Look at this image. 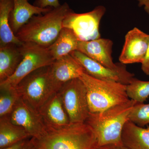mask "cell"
Returning <instances> with one entry per match:
<instances>
[{
	"mask_svg": "<svg viewBox=\"0 0 149 149\" xmlns=\"http://www.w3.org/2000/svg\"><path fill=\"white\" fill-rule=\"evenodd\" d=\"M136 103L130 99L101 112L90 113L85 123L95 133L98 147L123 144V130Z\"/></svg>",
	"mask_w": 149,
	"mask_h": 149,
	"instance_id": "obj_1",
	"label": "cell"
},
{
	"mask_svg": "<svg viewBox=\"0 0 149 149\" xmlns=\"http://www.w3.org/2000/svg\"><path fill=\"white\" fill-rule=\"evenodd\" d=\"M70 9L65 2L47 13L34 15L15 35L22 43H34L49 47L63 28V20Z\"/></svg>",
	"mask_w": 149,
	"mask_h": 149,
	"instance_id": "obj_2",
	"label": "cell"
},
{
	"mask_svg": "<svg viewBox=\"0 0 149 149\" xmlns=\"http://www.w3.org/2000/svg\"><path fill=\"white\" fill-rule=\"evenodd\" d=\"M32 139L37 149H97L98 147L95 133L85 123L47 130L42 136Z\"/></svg>",
	"mask_w": 149,
	"mask_h": 149,
	"instance_id": "obj_3",
	"label": "cell"
},
{
	"mask_svg": "<svg viewBox=\"0 0 149 149\" xmlns=\"http://www.w3.org/2000/svg\"><path fill=\"white\" fill-rule=\"evenodd\" d=\"M80 78L87 91L90 113L101 112L130 100L126 93V85L97 79L85 72Z\"/></svg>",
	"mask_w": 149,
	"mask_h": 149,
	"instance_id": "obj_4",
	"label": "cell"
},
{
	"mask_svg": "<svg viewBox=\"0 0 149 149\" xmlns=\"http://www.w3.org/2000/svg\"><path fill=\"white\" fill-rule=\"evenodd\" d=\"M15 88L19 97L38 112L60 89L52 76L50 65L31 72Z\"/></svg>",
	"mask_w": 149,
	"mask_h": 149,
	"instance_id": "obj_5",
	"label": "cell"
},
{
	"mask_svg": "<svg viewBox=\"0 0 149 149\" xmlns=\"http://www.w3.org/2000/svg\"><path fill=\"white\" fill-rule=\"evenodd\" d=\"M19 47L22 56L20 64L11 77L0 83V86L15 87L28 74L54 61L48 48L31 42L23 43Z\"/></svg>",
	"mask_w": 149,
	"mask_h": 149,
	"instance_id": "obj_6",
	"label": "cell"
},
{
	"mask_svg": "<svg viewBox=\"0 0 149 149\" xmlns=\"http://www.w3.org/2000/svg\"><path fill=\"white\" fill-rule=\"evenodd\" d=\"M58 93L71 123H85L90 113L87 91L80 78L67 82Z\"/></svg>",
	"mask_w": 149,
	"mask_h": 149,
	"instance_id": "obj_7",
	"label": "cell"
},
{
	"mask_svg": "<svg viewBox=\"0 0 149 149\" xmlns=\"http://www.w3.org/2000/svg\"><path fill=\"white\" fill-rule=\"evenodd\" d=\"M105 12V8L102 6L86 13H75L71 9L63 20V27L72 30L80 41L95 40L101 37L99 26Z\"/></svg>",
	"mask_w": 149,
	"mask_h": 149,
	"instance_id": "obj_8",
	"label": "cell"
},
{
	"mask_svg": "<svg viewBox=\"0 0 149 149\" xmlns=\"http://www.w3.org/2000/svg\"><path fill=\"white\" fill-rule=\"evenodd\" d=\"M70 54L80 63L85 72L94 78L127 85L134 77V74L127 70L125 64L122 63L117 69H113L95 61L79 51H74Z\"/></svg>",
	"mask_w": 149,
	"mask_h": 149,
	"instance_id": "obj_9",
	"label": "cell"
},
{
	"mask_svg": "<svg viewBox=\"0 0 149 149\" xmlns=\"http://www.w3.org/2000/svg\"><path fill=\"white\" fill-rule=\"evenodd\" d=\"M9 116L13 123L24 128L32 138H38L47 131L39 112L19 97Z\"/></svg>",
	"mask_w": 149,
	"mask_h": 149,
	"instance_id": "obj_10",
	"label": "cell"
},
{
	"mask_svg": "<svg viewBox=\"0 0 149 149\" xmlns=\"http://www.w3.org/2000/svg\"><path fill=\"white\" fill-rule=\"evenodd\" d=\"M149 44V35L137 27H134L125 35L119 61L125 65L142 63Z\"/></svg>",
	"mask_w": 149,
	"mask_h": 149,
	"instance_id": "obj_11",
	"label": "cell"
},
{
	"mask_svg": "<svg viewBox=\"0 0 149 149\" xmlns=\"http://www.w3.org/2000/svg\"><path fill=\"white\" fill-rule=\"evenodd\" d=\"M113 46L111 40L100 37L90 41H80L77 50L107 67L116 69L122 63L113 62L112 56Z\"/></svg>",
	"mask_w": 149,
	"mask_h": 149,
	"instance_id": "obj_12",
	"label": "cell"
},
{
	"mask_svg": "<svg viewBox=\"0 0 149 149\" xmlns=\"http://www.w3.org/2000/svg\"><path fill=\"white\" fill-rule=\"evenodd\" d=\"M39 112L47 130L61 129L71 123L58 92L46 102Z\"/></svg>",
	"mask_w": 149,
	"mask_h": 149,
	"instance_id": "obj_13",
	"label": "cell"
},
{
	"mask_svg": "<svg viewBox=\"0 0 149 149\" xmlns=\"http://www.w3.org/2000/svg\"><path fill=\"white\" fill-rule=\"evenodd\" d=\"M50 69L54 81L59 89L67 82L80 78L85 72L82 65L70 54L55 60Z\"/></svg>",
	"mask_w": 149,
	"mask_h": 149,
	"instance_id": "obj_14",
	"label": "cell"
},
{
	"mask_svg": "<svg viewBox=\"0 0 149 149\" xmlns=\"http://www.w3.org/2000/svg\"><path fill=\"white\" fill-rule=\"evenodd\" d=\"M13 8L10 15L11 29L15 35L32 17L43 14L52 10V8L37 7L29 3L28 0H13Z\"/></svg>",
	"mask_w": 149,
	"mask_h": 149,
	"instance_id": "obj_15",
	"label": "cell"
},
{
	"mask_svg": "<svg viewBox=\"0 0 149 149\" xmlns=\"http://www.w3.org/2000/svg\"><path fill=\"white\" fill-rule=\"evenodd\" d=\"M20 46L10 44L0 46V83L11 77L22 58Z\"/></svg>",
	"mask_w": 149,
	"mask_h": 149,
	"instance_id": "obj_16",
	"label": "cell"
},
{
	"mask_svg": "<svg viewBox=\"0 0 149 149\" xmlns=\"http://www.w3.org/2000/svg\"><path fill=\"white\" fill-rule=\"evenodd\" d=\"M122 143L130 149H149V125L141 127L128 120L123 130Z\"/></svg>",
	"mask_w": 149,
	"mask_h": 149,
	"instance_id": "obj_17",
	"label": "cell"
},
{
	"mask_svg": "<svg viewBox=\"0 0 149 149\" xmlns=\"http://www.w3.org/2000/svg\"><path fill=\"white\" fill-rule=\"evenodd\" d=\"M80 41L72 30L63 27L56 40L48 49L55 60L77 50Z\"/></svg>",
	"mask_w": 149,
	"mask_h": 149,
	"instance_id": "obj_18",
	"label": "cell"
},
{
	"mask_svg": "<svg viewBox=\"0 0 149 149\" xmlns=\"http://www.w3.org/2000/svg\"><path fill=\"white\" fill-rule=\"evenodd\" d=\"M30 137L24 128L11 121L9 115L0 118V148L10 146Z\"/></svg>",
	"mask_w": 149,
	"mask_h": 149,
	"instance_id": "obj_19",
	"label": "cell"
},
{
	"mask_svg": "<svg viewBox=\"0 0 149 149\" xmlns=\"http://www.w3.org/2000/svg\"><path fill=\"white\" fill-rule=\"evenodd\" d=\"M13 8V0H0V46L10 44L21 46L23 44L15 35L10 25V15Z\"/></svg>",
	"mask_w": 149,
	"mask_h": 149,
	"instance_id": "obj_20",
	"label": "cell"
},
{
	"mask_svg": "<svg viewBox=\"0 0 149 149\" xmlns=\"http://www.w3.org/2000/svg\"><path fill=\"white\" fill-rule=\"evenodd\" d=\"M128 98L137 103H143L149 97V81H143L134 78L126 85Z\"/></svg>",
	"mask_w": 149,
	"mask_h": 149,
	"instance_id": "obj_21",
	"label": "cell"
},
{
	"mask_svg": "<svg viewBox=\"0 0 149 149\" xmlns=\"http://www.w3.org/2000/svg\"><path fill=\"white\" fill-rule=\"evenodd\" d=\"M19 98L15 87L0 86V117L10 114Z\"/></svg>",
	"mask_w": 149,
	"mask_h": 149,
	"instance_id": "obj_22",
	"label": "cell"
},
{
	"mask_svg": "<svg viewBox=\"0 0 149 149\" xmlns=\"http://www.w3.org/2000/svg\"><path fill=\"white\" fill-rule=\"evenodd\" d=\"M129 120L140 127L149 125V104L136 103L130 111Z\"/></svg>",
	"mask_w": 149,
	"mask_h": 149,
	"instance_id": "obj_23",
	"label": "cell"
},
{
	"mask_svg": "<svg viewBox=\"0 0 149 149\" xmlns=\"http://www.w3.org/2000/svg\"><path fill=\"white\" fill-rule=\"evenodd\" d=\"M1 149H37L32 138L24 139L10 146Z\"/></svg>",
	"mask_w": 149,
	"mask_h": 149,
	"instance_id": "obj_24",
	"label": "cell"
},
{
	"mask_svg": "<svg viewBox=\"0 0 149 149\" xmlns=\"http://www.w3.org/2000/svg\"><path fill=\"white\" fill-rule=\"evenodd\" d=\"M33 5L42 8H56L61 5L59 0H36Z\"/></svg>",
	"mask_w": 149,
	"mask_h": 149,
	"instance_id": "obj_25",
	"label": "cell"
},
{
	"mask_svg": "<svg viewBox=\"0 0 149 149\" xmlns=\"http://www.w3.org/2000/svg\"><path fill=\"white\" fill-rule=\"evenodd\" d=\"M141 64V69L143 72L149 76V44L146 53Z\"/></svg>",
	"mask_w": 149,
	"mask_h": 149,
	"instance_id": "obj_26",
	"label": "cell"
},
{
	"mask_svg": "<svg viewBox=\"0 0 149 149\" xmlns=\"http://www.w3.org/2000/svg\"><path fill=\"white\" fill-rule=\"evenodd\" d=\"M97 149H130L128 147L122 145H112L104 146L98 147Z\"/></svg>",
	"mask_w": 149,
	"mask_h": 149,
	"instance_id": "obj_27",
	"label": "cell"
},
{
	"mask_svg": "<svg viewBox=\"0 0 149 149\" xmlns=\"http://www.w3.org/2000/svg\"><path fill=\"white\" fill-rule=\"evenodd\" d=\"M140 7H143L144 10L149 15V0H137Z\"/></svg>",
	"mask_w": 149,
	"mask_h": 149,
	"instance_id": "obj_28",
	"label": "cell"
}]
</instances>
